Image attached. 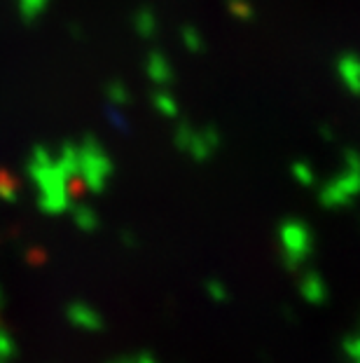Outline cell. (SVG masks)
I'll list each match as a JSON object with an SVG mask.
<instances>
[{
	"label": "cell",
	"mask_w": 360,
	"mask_h": 363,
	"mask_svg": "<svg viewBox=\"0 0 360 363\" xmlns=\"http://www.w3.org/2000/svg\"><path fill=\"white\" fill-rule=\"evenodd\" d=\"M28 174L37 188V202L42 211L61 213L68 206V181L73 179V172L68 169L61 157H54L50 150L35 148L28 160Z\"/></svg>",
	"instance_id": "obj_1"
},
{
	"label": "cell",
	"mask_w": 360,
	"mask_h": 363,
	"mask_svg": "<svg viewBox=\"0 0 360 363\" xmlns=\"http://www.w3.org/2000/svg\"><path fill=\"white\" fill-rule=\"evenodd\" d=\"M75 157H78V176L91 192H101L112 174V162L105 155V150L94 138L87 136L82 143L75 145Z\"/></svg>",
	"instance_id": "obj_2"
},
{
	"label": "cell",
	"mask_w": 360,
	"mask_h": 363,
	"mask_svg": "<svg viewBox=\"0 0 360 363\" xmlns=\"http://www.w3.org/2000/svg\"><path fill=\"white\" fill-rule=\"evenodd\" d=\"M279 242L283 260L290 269H300L302 262L311 256L313 251V237L311 230L300 220H286L279 230Z\"/></svg>",
	"instance_id": "obj_3"
},
{
	"label": "cell",
	"mask_w": 360,
	"mask_h": 363,
	"mask_svg": "<svg viewBox=\"0 0 360 363\" xmlns=\"http://www.w3.org/2000/svg\"><path fill=\"white\" fill-rule=\"evenodd\" d=\"M175 143L182 150H187L194 160L204 162L216 152L220 138L216 129H190L185 125H180L178 134H175Z\"/></svg>",
	"instance_id": "obj_4"
},
{
	"label": "cell",
	"mask_w": 360,
	"mask_h": 363,
	"mask_svg": "<svg viewBox=\"0 0 360 363\" xmlns=\"http://www.w3.org/2000/svg\"><path fill=\"white\" fill-rule=\"evenodd\" d=\"M66 316H68V321H71L75 328L89 330V333H96V330L103 328L101 314H98L94 307H89L87 303H73V305H68Z\"/></svg>",
	"instance_id": "obj_5"
},
{
	"label": "cell",
	"mask_w": 360,
	"mask_h": 363,
	"mask_svg": "<svg viewBox=\"0 0 360 363\" xmlns=\"http://www.w3.org/2000/svg\"><path fill=\"white\" fill-rule=\"evenodd\" d=\"M300 291L313 305L325 303V279L318 272H304L300 281Z\"/></svg>",
	"instance_id": "obj_6"
},
{
	"label": "cell",
	"mask_w": 360,
	"mask_h": 363,
	"mask_svg": "<svg viewBox=\"0 0 360 363\" xmlns=\"http://www.w3.org/2000/svg\"><path fill=\"white\" fill-rule=\"evenodd\" d=\"M75 223H78V228H82L84 233H91V230H96L98 228V216L94 208H89V206H78L75 208Z\"/></svg>",
	"instance_id": "obj_7"
},
{
	"label": "cell",
	"mask_w": 360,
	"mask_h": 363,
	"mask_svg": "<svg viewBox=\"0 0 360 363\" xmlns=\"http://www.w3.org/2000/svg\"><path fill=\"white\" fill-rule=\"evenodd\" d=\"M14 354H17V342H14V337L10 335V330L0 328V363L12 361Z\"/></svg>",
	"instance_id": "obj_8"
},
{
	"label": "cell",
	"mask_w": 360,
	"mask_h": 363,
	"mask_svg": "<svg viewBox=\"0 0 360 363\" xmlns=\"http://www.w3.org/2000/svg\"><path fill=\"white\" fill-rule=\"evenodd\" d=\"M150 75L157 80V84H166L168 80H171V71H168V64L159 57H152L150 59Z\"/></svg>",
	"instance_id": "obj_9"
},
{
	"label": "cell",
	"mask_w": 360,
	"mask_h": 363,
	"mask_svg": "<svg viewBox=\"0 0 360 363\" xmlns=\"http://www.w3.org/2000/svg\"><path fill=\"white\" fill-rule=\"evenodd\" d=\"M155 106L166 115V118H173L175 115V101L168 94H164V91H159V94L155 96Z\"/></svg>",
	"instance_id": "obj_10"
},
{
	"label": "cell",
	"mask_w": 360,
	"mask_h": 363,
	"mask_svg": "<svg viewBox=\"0 0 360 363\" xmlns=\"http://www.w3.org/2000/svg\"><path fill=\"white\" fill-rule=\"evenodd\" d=\"M293 174H295V179L300 181V183H304V185H309L311 181H313V174H311V169H309V164H295L293 167Z\"/></svg>",
	"instance_id": "obj_11"
},
{
	"label": "cell",
	"mask_w": 360,
	"mask_h": 363,
	"mask_svg": "<svg viewBox=\"0 0 360 363\" xmlns=\"http://www.w3.org/2000/svg\"><path fill=\"white\" fill-rule=\"evenodd\" d=\"M3 305H5V293H3V289H0V310H3Z\"/></svg>",
	"instance_id": "obj_12"
}]
</instances>
